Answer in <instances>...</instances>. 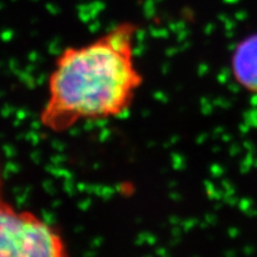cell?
I'll list each match as a JSON object with an SVG mask.
<instances>
[{"instance_id": "1", "label": "cell", "mask_w": 257, "mask_h": 257, "mask_svg": "<svg viewBox=\"0 0 257 257\" xmlns=\"http://www.w3.org/2000/svg\"><path fill=\"white\" fill-rule=\"evenodd\" d=\"M137 30L123 22L87 44L61 51L40 113L47 130L66 133L82 121L110 119L128 110L143 81L135 63Z\"/></svg>"}, {"instance_id": "2", "label": "cell", "mask_w": 257, "mask_h": 257, "mask_svg": "<svg viewBox=\"0 0 257 257\" xmlns=\"http://www.w3.org/2000/svg\"><path fill=\"white\" fill-rule=\"evenodd\" d=\"M0 257H69V253L53 225L0 200Z\"/></svg>"}, {"instance_id": "3", "label": "cell", "mask_w": 257, "mask_h": 257, "mask_svg": "<svg viewBox=\"0 0 257 257\" xmlns=\"http://www.w3.org/2000/svg\"><path fill=\"white\" fill-rule=\"evenodd\" d=\"M232 72L243 87L257 92V34L243 38L233 51Z\"/></svg>"}, {"instance_id": "4", "label": "cell", "mask_w": 257, "mask_h": 257, "mask_svg": "<svg viewBox=\"0 0 257 257\" xmlns=\"http://www.w3.org/2000/svg\"><path fill=\"white\" fill-rule=\"evenodd\" d=\"M0 200H2V199H0Z\"/></svg>"}]
</instances>
